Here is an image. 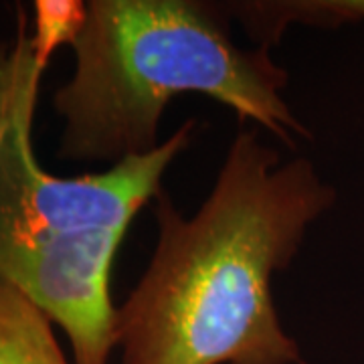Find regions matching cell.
<instances>
[{"label": "cell", "mask_w": 364, "mask_h": 364, "mask_svg": "<svg viewBox=\"0 0 364 364\" xmlns=\"http://www.w3.org/2000/svg\"><path fill=\"white\" fill-rule=\"evenodd\" d=\"M223 6L263 49L277 45L289 25L342 26L364 21V0L225 2Z\"/></svg>", "instance_id": "4"}, {"label": "cell", "mask_w": 364, "mask_h": 364, "mask_svg": "<svg viewBox=\"0 0 364 364\" xmlns=\"http://www.w3.org/2000/svg\"><path fill=\"white\" fill-rule=\"evenodd\" d=\"M45 71L18 9L14 37L0 43V282L65 332L73 364H109L117 249L134 217L162 191L170 164L195 140L196 119L146 156L95 174L57 176L41 166L33 146Z\"/></svg>", "instance_id": "2"}, {"label": "cell", "mask_w": 364, "mask_h": 364, "mask_svg": "<svg viewBox=\"0 0 364 364\" xmlns=\"http://www.w3.org/2000/svg\"><path fill=\"white\" fill-rule=\"evenodd\" d=\"M223 4L203 0H90L71 45L73 73L53 95L69 162L146 156L160 146L168 104L200 93L287 146L310 138L284 97L289 73L269 49H243Z\"/></svg>", "instance_id": "3"}, {"label": "cell", "mask_w": 364, "mask_h": 364, "mask_svg": "<svg viewBox=\"0 0 364 364\" xmlns=\"http://www.w3.org/2000/svg\"><path fill=\"white\" fill-rule=\"evenodd\" d=\"M0 364H69L49 316L4 282H0Z\"/></svg>", "instance_id": "5"}, {"label": "cell", "mask_w": 364, "mask_h": 364, "mask_svg": "<svg viewBox=\"0 0 364 364\" xmlns=\"http://www.w3.org/2000/svg\"><path fill=\"white\" fill-rule=\"evenodd\" d=\"M31 47L41 67H49L57 49L73 45L85 26L87 2L81 0H35L33 2Z\"/></svg>", "instance_id": "6"}, {"label": "cell", "mask_w": 364, "mask_h": 364, "mask_svg": "<svg viewBox=\"0 0 364 364\" xmlns=\"http://www.w3.org/2000/svg\"><path fill=\"white\" fill-rule=\"evenodd\" d=\"M336 188L308 158L282 162L239 130L193 217L164 188L148 267L116 308L122 364H304L279 322L273 275L296 259Z\"/></svg>", "instance_id": "1"}]
</instances>
